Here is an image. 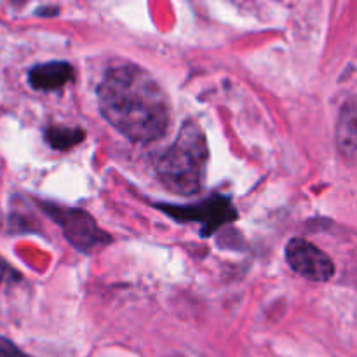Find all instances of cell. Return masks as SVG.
Wrapping results in <instances>:
<instances>
[{"label": "cell", "mask_w": 357, "mask_h": 357, "mask_svg": "<svg viewBox=\"0 0 357 357\" xmlns=\"http://www.w3.org/2000/svg\"><path fill=\"white\" fill-rule=\"evenodd\" d=\"M73 79V66L66 61H49L28 72V82L37 91H56Z\"/></svg>", "instance_id": "cell-6"}, {"label": "cell", "mask_w": 357, "mask_h": 357, "mask_svg": "<svg viewBox=\"0 0 357 357\" xmlns=\"http://www.w3.org/2000/svg\"><path fill=\"white\" fill-rule=\"evenodd\" d=\"M338 145L344 153H352L357 149V108L345 107L338 124Z\"/></svg>", "instance_id": "cell-7"}, {"label": "cell", "mask_w": 357, "mask_h": 357, "mask_svg": "<svg viewBox=\"0 0 357 357\" xmlns=\"http://www.w3.org/2000/svg\"><path fill=\"white\" fill-rule=\"evenodd\" d=\"M206 162L208 143L204 132L195 122H185L173 145L157 160V176L173 194H197L204 180Z\"/></svg>", "instance_id": "cell-2"}, {"label": "cell", "mask_w": 357, "mask_h": 357, "mask_svg": "<svg viewBox=\"0 0 357 357\" xmlns=\"http://www.w3.org/2000/svg\"><path fill=\"white\" fill-rule=\"evenodd\" d=\"M0 357H30L9 338L0 337Z\"/></svg>", "instance_id": "cell-9"}, {"label": "cell", "mask_w": 357, "mask_h": 357, "mask_svg": "<svg viewBox=\"0 0 357 357\" xmlns=\"http://www.w3.org/2000/svg\"><path fill=\"white\" fill-rule=\"evenodd\" d=\"M86 132L79 128H61V126H51L45 131V142L54 150H68L80 143Z\"/></svg>", "instance_id": "cell-8"}, {"label": "cell", "mask_w": 357, "mask_h": 357, "mask_svg": "<svg viewBox=\"0 0 357 357\" xmlns=\"http://www.w3.org/2000/svg\"><path fill=\"white\" fill-rule=\"evenodd\" d=\"M166 215L171 218L180 220V222H199L202 223V236L209 237L220 227L230 223L237 218L236 208L232 206L230 199L215 197L202 201L199 204L192 206H173V204H159Z\"/></svg>", "instance_id": "cell-3"}, {"label": "cell", "mask_w": 357, "mask_h": 357, "mask_svg": "<svg viewBox=\"0 0 357 357\" xmlns=\"http://www.w3.org/2000/svg\"><path fill=\"white\" fill-rule=\"evenodd\" d=\"M286 261L295 274L310 281H330L335 274V264L323 250L305 239L295 237L286 246Z\"/></svg>", "instance_id": "cell-5"}, {"label": "cell", "mask_w": 357, "mask_h": 357, "mask_svg": "<svg viewBox=\"0 0 357 357\" xmlns=\"http://www.w3.org/2000/svg\"><path fill=\"white\" fill-rule=\"evenodd\" d=\"M7 271H9V267H7L6 261H3L2 258H0V284H2L3 278H6V274H7Z\"/></svg>", "instance_id": "cell-10"}, {"label": "cell", "mask_w": 357, "mask_h": 357, "mask_svg": "<svg viewBox=\"0 0 357 357\" xmlns=\"http://www.w3.org/2000/svg\"><path fill=\"white\" fill-rule=\"evenodd\" d=\"M105 121L129 142L146 145L167 132L171 101L146 70L119 65L108 70L96 89Z\"/></svg>", "instance_id": "cell-1"}, {"label": "cell", "mask_w": 357, "mask_h": 357, "mask_svg": "<svg viewBox=\"0 0 357 357\" xmlns=\"http://www.w3.org/2000/svg\"><path fill=\"white\" fill-rule=\"evenodd\" d=\"M44 209L61 227L68 243L79 251H89L93 248L110 243V236L105 234L82 209H65L58 208V206H47Z\"/></svg>", "instance_id": "cell-4"}]
</instances>
